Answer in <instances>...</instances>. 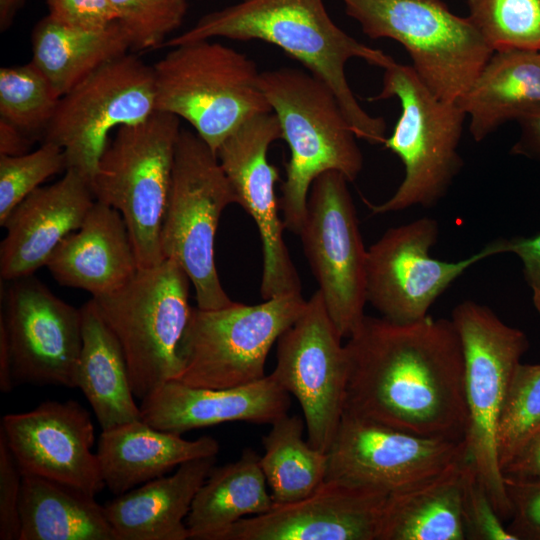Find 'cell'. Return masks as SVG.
Wrapping results in <instances>:
<instances>
[{
    "instance_id": "19",
    "label": "cell",
    "mask_w": 540,
    "mask_h": 540,
    "mask_svg": "<svg viewBox=\"0 0 540 540\" xmlns=\"http://www.w3.org/2000/svg\"><path fill=\"white\" fill-rule=\"evenodd\" d=\"M0 432L23 474L35 475L95 497L106 486L91 415L74 400L45 401L2 417Z\"/></svg>"
},
{
    "instance_id": "37",
    "label": "cell",
    "mask_w": 540,
    "mask_h": 540,
    "mask_svg": "<svg viewBox=\"0 0 540 540\" xmlns=\"http://www.w3.org/2000/svg\"><path fill=\"white\" fill-rule=\"evenodd\" d=\"M133 50L163 47L183 23L186 0H109Z\"/></svg>"
},
{
    "instance_id": "27",
    "label": "cell",
    "mask_w": 540,
    "mask_h": 540,
    "mask_svg": "<svg viewBox=\"0 0 540 540\" xmlns=\"http://www.w3.org/2000/svg\"><path fill=\"white\" fill-rule=\"evenodd\" d=\"M466 458L439 475L388 495L376 540H465Z\"/></svg>"
},
{
    "instance_id": "34",
    "label": "cell",
    "mask_w": 540,
    "mask_h": 540,
    "mask_svg": "<svg viewBox=\"0 0 540 540\" xmlns=\"http://www.w3.org/2000/svg\"><path fill=\"white\" fill-rule=\"evenodd\" d=\"M468 18L493 51L540 50V0H466Z\"/></svg>"
},
{
    "instance_id": "26",
    "label": "cell",
    "mask_w": 540,
    "mask_h": 540,
    "mask_svg": "<svg viewBox=\"0 0 540 540\" xmlns=\"http://www.w3.org/2000/svg\"><path fill=\"white\" fill-rule=\"evenodd\" d=\"M457 103L475 142L540 106V50L493 51Z\"/></svg>"
},
{
    "instance_id": "24",
    "label": "cell",
    "mask_w": 540,
    "mask_h": 540,
    "mask_svg": "<svg viewBox=\"0 0 540 540\" xmlns=\"http://www.w3.org/2000/svg\"><path fill=\"white\" fill-rule=\"evenodd\" d=\"M216 456L187 461L170 476L133 488L104 505L117 540H186L193 499Z\"/></svg>"
},
{
    "instance_id": "1",
    "label": "cell",
    "mask_w": 540,
    "mask_h": 540,
    "mask_svg": "<svg viewBox=\"0 0 540 540\" xmlns=\"http://www.w3.org/2000/svg\"><path fill=\"white\" fill-rule=\"evenodd\" d=\"M345 411L408 433L464 441L465 365L451 319L366 316L347 338Z\"/></svg>"
},
{
    "instance_id": "11",
    "label": "cell",
    "mask_w": 540,
    "mask_h": 540,
    "mask_svg": "<svg viewBox=\"0 0 540 540\" xmlns=\"http://www.w3.org/2000/svg\"><path fill=\"white\" fill-rule=\"evenodd\" d=\"M305 304L301 293H291L255 305L233 301L217 309L193 307L179 347L181 371L176 380L224 389L264 378L272 346Z\"/></svg>"
},
{
    "instance_id": "20",
    "label": "cell",
    "mask_w": 540,
    "mask_h": 540,
    "mask_svg": "<svg viewBox=\"0 0 540 540\" xmlns=\"http://www.w3.org/2000/svg\"><path fill=\"white\" fill-rule=\"evenodd\" d=\"M388 495L325 480L305 498L239 520L219 540H376Z\"/></svg>"
},
{
    "instance_id": "5",
    "label": "cell",
    "mask_w": 540,
    "mask_h": 540,
    "mask_svg": "<svg viewBox=\"0 0 540 540\" xmlns=\"http://www.w3.org/2000/svg\"><path fill=\"white\" fill-rule=\"evenodd\" d=\"M389 98L399 101L401 111L383 145L402 161L404 177L390 198L368 206L373 214L432 208L463 166L459 144L466 115L457 102L436 96L412 66L397 62L384 69L381 91L370 101Z\"/></svg>"
},
{
    "instance_id": "32",
    "label": "cell",
    "mask_w": 540,
    "mask_h": 540,
    "mask_svg": "<svg viewBox=\"0 0 540 540\" xmlns=\"http://www.w3.org/2000/svg\"><path fill=\"white\" fill-rule=\"evenodd\" d=\"M305 421L288 414L271 424L262 437L264 454L260 465L271 490L274 505L298 501L312 494L325 481L327 453L303 438Z\"/></svg>"
},
{
    "instance_id": "39",
    "label": "cell",
    "mask_w": 540,
    "mask_h": 540,
    "mask_svg": "<svg viewBox=\"0 0 540 540\" xmlns=\"http://www.w3.org/2000/svg\"><path fill=\"white\" fill-rule=\"evenodd\" d=\"M23 473L0 432V539L19 540Z\"/></svg>"
},
{
    "instance_id": "33",
    "label": "cell",
    "mask_w": 540,
    "mask_h": 540,
    "mask_svg": "<svg viewBox=\"0 0 540 540\" xmlns=\"http://www.w3.org/2000/svg\"><path fill=\"white\" fill-rule=\"evenodd\" d=\"M60 97L44 74L32 63L0 69V118L33 140L42 136Z\"/></svg>"
},
{
    "instance_id": "6",
    "label": "cell",
    "mask_w": 540,
    "mask_h": 540,
    "mask_svg": "<svg viewBox=\"0 0 540 540\" xmlns=\"http://www.w3.org/2000/svg\"><path fill=\"white\" fill-rule=\"evenodd\" d=\"M189 277L173 259L139 268L121 288L92 297L117 338L140 401L181 371L179 347L190 319Z\"/></svg>"
},
{
    "instance_id": "4",
    "label": "cell",
    "mask_w": 540,
    "mask_h": 540,
    "mask_svg": "<svg viewBox=\"0 0 540 540\" xmlns=\"http://www.w3.org/2000/svg\"><path fill=\"white\" fill-rule=\"evenodd\" d=\"M152 67L156 111L184 119L215 153L246 120L272 112L255 62L231 47L181 44Z\"/></svg>"
},
{
    "instance_id": "42",
    "label": "cell",
    "mask_w": 540,
    "mask_h": 540,
    "mask_svg": "<svg viewBox=\"0 0 540 540\" xmlns=\"http://www.w3.org/2000/svg\"><path fill=\"white\" fill-rule=\"evenodd\" d=\"M506 253L516 255L522 262L523 276L531 290L532 303L540 314V233L531 236L506 238Z\"/></svg>"
},
{
    "instance_id": "47",
    "label": "cell",
    "mask_w": 540,
    "mask_h": 540,
    "mask_svg": "<svg viewBox=\"0 0 540 540\" xmlns=\"http://www.w3.org/2000/svg\"><path fill=\"white\" fill-rule=\"evenodd\" d=\"M25 0H0V29L6 30Z\"/></svg>"
},
{
    "instance_id": "3",
    "label": "cell",
    "mask_w": 540,
    "mask_h": 540,
    "mask_svg": "<svg viewBox=\"0 0 540 540\" xmlns=\"http://www.w3.org/2000/svg\"><path fill=\"white\" fill-rule=\"evenodd\" d=\"M259 87L290 150L279 208L285 228L298 234L313 181L327 171L354 181L363 168V155L336 96L319 78L281 67L260 72Z\"/></svg>"
},
{
    "instance_id": "35",
    "label": "cell",
    "mask_w": 540,
    "mask_h": 540,
    "mask_svg": "<svg viewBox=\"0 0 540 540\" xmlns=\"http://www.w3.org/2000/svg\"><path fill=\"white\" fill-rule=\"evenodd\" d=\"M540 431V364L520 363L500 414L496 443L500 468Z\"/></svg>"
},
{
    "instance_id": "40",
    "label": "cell",
    "mask_w": 540,
    "mask_h": 540,
    "mask_svg": "<svg viewBox=\"0 0 540 540\" xmlns=\"http://www.w3.org/2000/svg\"><path fill=\"white\" fill-rule=\"evenodd\" d=\"M511 506L507 526L517 540H540V481H517L504 478Z\"/></svg>"
},
{
    "instance_id": "25",
    "label": "cell",
    "mask_w": 540,
    "mask_h": 540,
    "mask_svg": "<svg viewBox=\"0 0 540 540\" xmlns=\"http://www.w3.org/2000/svg\"><path fill=\"white\" fill-rule=\"evenodd\" d=\"M219 449L211 436L187 440L138 419L102 430L96 454L105 486L118 496L187 461L216 456Z\"/></svg>"
},
{
    "instance_id": "12",
    "label": "cell",
    "mask_w": 540,
    "mask_h": 540,
    "mask_svg": "<svg viewBox=\"0 0 540 540\" xmlns=\"http://www.w3.org/2000/svg\"><path fill=\"white\" fill-rule=\"evenodd\" d=\"M155 99L153 67L127 53L60 98L43 142L59 146L66 170L76 171L91 185L110 133L148 119L156 112Z\"/></svg>"
},
{
    "instance_id": "45",
    "label": "cell",
    "mask_w": 540,
    "mask_h": 540,
    "mask_svg": "<svg viewBox=\"0 0 540 540\" xmlns=\"http://www.w3.org/2000/svg\"><path fill=\"white\" fill-rule=\"evenodd\" d=\"M34 140L13 124L0 118V155L27 153Z\"/></svg>"
},
{
    "instance_id": "17",
    "label": "cell",
    "mask_w": 540,
    "mask_h": 540,
    "mask_svg": "<svg viewBox=\"0 0 540 540\" xmlns=\"http://www.w3.org/2000/svg\"><path fill=\"white\" fill-rule=\"evenodd\" d=\"M282 139L276 115L252 116L230 134L216 151L239 204L257 225L262 246L260 293L263 300L301 293V282L290 258L279 215L275 184L279 171L268 160L270 145Z\"/></svg>"
},
{
    "instance_id": "10",
    "label": "cell",
    "mask_w": 540,
    "mask_h": 540,
    "mask_svg": "<svg viewBox=\"0 0 540 540\" xmlns=\"http://www.w3.org/2000/svg\"><path fill=\"white\" fill-rule=\"evenodd\" d=\"M233 203L236 195L216 153L195 132L181 129L160 249L163 259L186 272L200 309L233 303L220 282L214 250L222 212Z\"/></svg>"
},
{
    "instance_id": "28",
    "label": "cell",
    "mask_w": 540,
    "mask_h": 540,
    "mask_svg": "<svg viewBox=\"0 0 540 540\" xmlns=\"http://www.w3.org/2000/svg\"><path fill=\"white\" fill-rule=\"evenodd\" d=\"M82 348L76 385L102 430L140 419L122 348L90 299L81 307Z\"/></svg>"
},
{
    "instance_id": "8",
    "label": "cell",
    "mask_w": 540,
    "mask_h": 540,
    "mask_svg": "<svg viewBox=\"0 0 540 540\" xmlns=\"http://www.w3.org/2000/svg\"><path fill=\"white\" fill-rule=\"evenodd\" d=\"M180 132L177 116L158 111L145 121L120 127L109 141L91 184L95 199L122 215L139 268L163 260L160 231Z\"/></svg>"
},
{
    "instance_id": "13",
    "label": "cell",
    "mask_w": 540,
    "mask_h": 540,
    "mask_svg": "<svg viewBox=\"0 0 540 540\" xmlns=\"http://www.w3.org/2000/svg\"><path fill=\"white\" fill-rule=\"evenodd\" d=\"M348 179L327 171L312 183L298 235L328 313L349 338L365 317L367 249Z\"/></svg>"
},
{
    "instance_id": "22",
    "label": "cell",
    "mask_w": 540,
    "mask_h": 540,
    "mask_svg": "<svg viewBox=\"0 0 540 540\" xmlns=\"http://www.w3.org/2000/svg\"><path fill=\"white\" fill-rule=\"evenodd\" d=\"M289 395L270 374L247 385L224 389L171 380L141 401L140 419L156 429L180 435L234 421L271 425L288 414Z\"/></svg>"
},
{
    "instance_id": "29",
    "label": "cell",
    "mask_w": 540,
    "mask_h": 540,
    "mask_svg": "<svg viewBox=\"0 0 540 540\" xmlns=\"http://www.w3.org/2000/svg\"><path fill=\"white\" fill-rule=\"evenodd\" d=\"M267 487L260 455L253 449H244L234 462L214 466L186 518L189 539L219 540L239 520L269 511L274 502Z\"/></svg>"
},
{
    "instance_id": "14",
    "label": "cell",
    "mask_w": 540,
    "mask_h": 540,
    "mask_svg": "<svg viewBox=\"0 0 540 540\" xmlns=\"http://www.w3.org/2000/svg\"><path fill=\"white\" fill-rule=\"evenodd\" d=\"M439 222L421 217L389 228L367 249L366 296L383 318L410 323L426 317L435 301L476 263L506 253L505 238L458 261L431 256L439 238Z\"/></svg>"
},
{
    "instance_id": "18",
    "label": "cell",
    "mask_w": 540,
    "mask_h": 540,
    "mask_svg": "<svg viewBox=\"0 0 540 540\" xmlns=\"http://www.w3.org/2000/svg\"><path fill=\"white\" fill-rule=\"evenodd\" d=\"M0 325L10 350L15 385L77 388L82 312L29 275L9 281Z\"/></svg>"
},
{
    "instance_id": "21",
    "label": "cell",
    "mask_w": 540,
    "mask_h": 540,
    "mask_svg": "<svg viewBox=\"0 0 540 540\" xmlns=\"http://www.w3.org/2000/svg\"><path fill=\"white\" fill-rule=\"evenodd\" d=\"M89 182L74 170L21 201L1 225L0 274L4 281L34 275L60 242L76 231L95 202Z\"/></svg>"
},
{
    "instance_id": "31",
    "label": "cell",
    "mask_w": 540,
    "mask_h": 540,
    "mask_svg": "<svg viewBox=\"0 0 540 540\" xmlns=\"http://www.w3.org/2000/svg\"><path fill=\"white\" fill-rule=\"evenodd\" d=\"M19 540H117L104 506L81 490L23 474Z\"/></svg>"
},
{
    "instance_id": "16",
    "label": "cell",
    "mask_w": 540,
    "mask_h": 540,
    "mask_svg": "<svg viewBox=\"0 0 540 540\" xmlns=\"http://www.w3.org/2000/svg\"><path fill=\"white\" fill-rule=\"evenodd\" d=\"M327 456L325 480L388 494L423 483L468 458L465 441L408 433L345 410Z\"/></svg>"
},
{
    "instance_id": "38",
    "label": "cell",
    "mask_w": 540,
    "mask_h": 540,
    "mask_svg": "<svg viewBox=\"0 0 540 540\" xmlns=\"http://www.w3.org/2000/svg\"><path fill=\"white\" fill-rule=\"evenodd\" d=\"M463 519L466 539L517 540L503 525L484 485L469 461L463 493Z\"/></svg>"
},
{
    "instance_id": "41",
    "label": "cell",
    "mask_w": 540,
    "mask_h": 540,
    "mask_svg": "<svg viewBox=\"0 0 540 540\" xmlns=\"http://www.w3.org/2000/svg\"><path fill=\"white\" fill-rule=\"evenodd\" d=\"M48 15L81 29H101L117 21L109 0H46Z\"/></svg>"
},
{
    "instance_id": "44",
    "label": "cell",
    "mask_w": 540,
    "mask_h": 540,
    "mask_svg": "<svg viewBox=\"0 0 540 540\" xmlns=\"http://www.w3.org/2000/svg\"><path fill=\"white\" fill-rule=\"evenodd\" d=\"M516 122L520 134L510 153L540 161V106L524 113Z\"/></svg>"
},
{
    "instance_id": "30",
    "label": "cell",
    "mask_w": 540,
    "mask_h": 540,
    "mask_svg": "<svg viewBox=\"0 0 540 540\" xmlns=\"http://www.w3.org/2000/svg\"><path fill=\"white\" fill-rule=\"evenodd\" d=\"M31 42V62L60 98L92 72L131 49L118 21L90 30L62 24L48 14L35 25Z\"/></svg>"
},
{
    "instance_id": "7",
    "label": "cell",
    "mask_w": 540,
    "mask_h": 540,
    "mask_svg": "<svg viewBox=\"0 0 540 540\" xmlns=\"http://www.w3.org/2000/svg\"><path fill=\"white\" fill-rule=\"evenodd\" d=\"M451 321L464 356L467 457L499 516L509 519L511 506L499 465L496 435L510 382L528 350L529 340L490 307L473 300L457 304Z\"/></svg>"
},
{
    "instance_id": "36",
    "label": "cell",
    "mask_w": 540,
    "mask_h": 540,
    "mask_svg": "<svg viewBox=\"0 0 540 540\" xmlns=\"http://www.w3.org/2000/svg\"><path fill=\"white\" fill-rule=\"evenodd\" d=\"M62 170H66L64 151L49 142L21 155H0V225L21 201Z\"/></svg>"
},
{
    "instance_id": "46",
    "label": "cell",
    "mask_w": 540,
    "mask_h": 540,
    "mask_svg": "<svg viewBox=\"0 0 540 540\" xmlns=\"http://www.w3.org/2000/svg\"><path fill=\"white\" fill-rule=\"evenodd\" d=\"M14 386L8 339L4 328L0 325V390L9 393Z\"/></svg>"
},
{
    "instance_id": "15",
    "label": "cell",
    "mask_w": 540,
    "mask_h": 540,
    "mask_svg": "<svg viewBox=\"0 0 540 540\" xmlns=\"http://www.w3.org/2000/svg\"><path fill=\"white\" fill-rule=\"evenodd\" d=\"M343 338L317 290L297 320L277 340L271 377L298 401L307 440L327 453L342 419L348 379Z\"/></svg>"
},
{
    "instance_id": "23",
    "label": "cell",
    "mask_w": 540,
    "mask_h": 540,
    "mask_svg": "<svg viewBox=\"0 0 540 540\" xmlns=\"http://www.w3.org/2000/svg\"><path fill=\"white\" fill-rule=\"evenodd\" d=\"M46 267L60 285L85 290L92 297L121 288L139 270L122 215L97 200L82 225L60 242Z\"/></svg>"
},
{
    "instance_id": "43",
    "label": "cell",
    "mask_w": 540,
    "mask_h": 540,
    "mask_svg": "<svg viewBox=\"0 0 540 540\" xmlns=\"http://www.w3.org/2000/svg\"><path fill=\"white\" fill-rule=\"evenodd\" d=\"M503 478L517 481H540V431L534 434L505 464Z\"/></svg>"
},
{
    "instance_id": "9",
    "label": "cell",
    "mask_w": 540,
    "mask_h": 540,
    "mask_svg": "<svg viewBox=\"0 0 540 540\" xmlns=\"http://www.w3.org/2000/svg\"><path fill=\"white\" fill-rule=\"evenodd\" d=\"M341 1L369 38L402 45L421 81L445 101L457 102L493 53L470 19L442 0Z\"/></svg>"
},
{
    "instance_id": "2",
    "label": "cell",
    "mask_w": 540,
    "mask_h": 540,
    "mask_svg": "<svg viewBox=\"0 0 540 540\" xmlns=\"http://www.w3.org/2000/svg\"><path fill=\"white\" fill-rule=\"evenodd\" d=\"M214 37L261 40L279 47L332 90L357 138L383 145L386 122L367 113L359 104L345 67L353 58L383 69L396 61L341 29L328 14L323 0H241L203 15L191 28L169 38L163 47Z\"/></svg>"
}]
</instances>
